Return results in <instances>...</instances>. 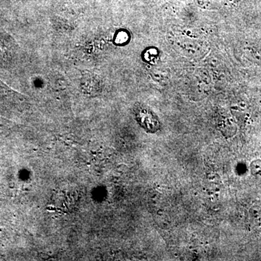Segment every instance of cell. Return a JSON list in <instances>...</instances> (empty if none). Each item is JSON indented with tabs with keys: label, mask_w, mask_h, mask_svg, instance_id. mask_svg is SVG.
I'll list each match as a JSON object with an SVG mask.
<instances>
[{
	"label": "cell",
	"mask_w": 261,
	"mask_h": 261,
	"mask_svg": "<svg viewBox=\"0 0 261 261\" xmlns=\"http://www.w3.org/2000/svg\"><path fill=\"white\" fill-rule=\"evenodd\" d=\"M250 170L253 176L261 179V160H255L250 164Z\"/></svg>",
	"instance_id": "cell-1"
}]
</instances>
